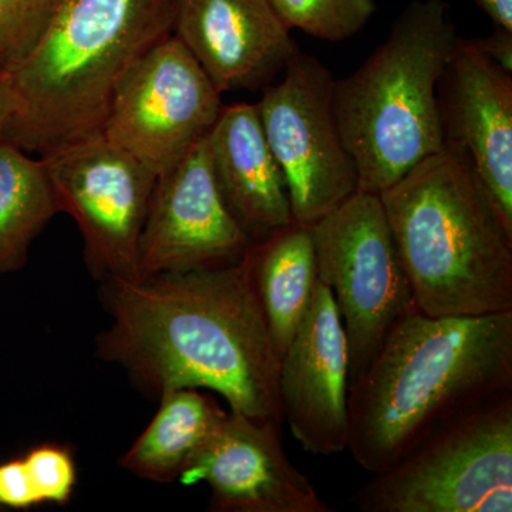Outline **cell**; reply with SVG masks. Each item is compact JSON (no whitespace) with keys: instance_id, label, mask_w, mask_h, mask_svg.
<instances>
[{"instance_id":"obj_1","label":"cell","mask_w":512,"mask_h":512,"mask_svg":"<svg viewBox=\"0 0 512 512\" xmlns=\"http://www.w3.org/2000/svg\"><path fill=\"white\" fill-rule=\"evenodd\" d=\"M100 355L148 392L207 389L231 412L284 423L276 353L249 251L218 268L107 281Z\"/></svg>"},{"instance_id":"obj_2","label":"cell","mask_w":512,"mask_h":512,"mask_svg":"<svg viewBox=\"0 0 512 512\" xmlns=\"http://www.w3.org/2000/svg\"><path fill=\"white\" fill-rule=\"evenodd\" d=\"M512 393V311L414 312L349 386L348 446L360 467L393 466L434 431Z\"/></svg>"},{"instance_id":"obj_3","label":"cell","mask_w":512,"mask_h":512,"mask_svg":"<svg viewBox=\"0 0 512 512\" xmlns=\"http://www.w3.org/2000/svg\"><path fill=\"white\" fill-rule=\"evenodd\" d=\"M379 198L417 311H512V232L463 150L444 144Z\"/></svg>"},{"instance_id":"obj_4","label":"cell","mask_w":512,"mask_h":512,"mask_svg":"<svg viewBox=\"0 0 512 512\" xmlns=\"http://www.w3.org/2000/svg\"><path fill=\"white\" fill-rule=\"evenodd\" d=\"M175 0H53L36 45L8 74L3 137L43 154L101 133L124 74L173 33Z\"/></svg>"},{"instance_id":"obj_5","label":"cell","mask_w":512,"mask_h":512,"mask_svg":"<svg viewBox=\"0 0 512 512\" xmlns=\"http://www.w3.org/2000/svg\"><path fill=\"white\" fill-rule=\"evenodd\" d=\"M457 37L446 0H413L366 62L333 82L357 191L379 195L444 147L437 83Z\"/></svg>"},{"instance_id":"obj_6","label":"cell","mask_w":512,"mask_h":512,"mask_svg":"<svg viewBox=\"0 0 512 512\" xmlns=\"http://www.w3.org/2000/svg\"><path fill=\"white\" fill-rule=\"evenodd\" d=\"M350 503L360 512H511L512 393L434 431Z\"/></svg>"},{"instance_id":"obj_7","label":"cell","mask_w":512,"mask_h":512,"mask_svg":"<svg viewBox=\"0 0 512 512\" xmlns=\"http://www.w3.org/2000/svg\"><path fill=\"white\" fill-rule=\"evenodd\" d=\"M311 229L319 281L332 292L348 340L350 386L390 332L419 311L379 195L357 191Z\"/></svg>"},{"instance_id":"obj_8","label":"cell","mask_w":512,"mask_h":512,"mask_svg":"<svg viewBox=\"0 0 512 512\" xmlns=\"http://www.w3.org/2000/svg\"><path fill=\"white\" fill-rule=\"evenodd\" d=\"M284 73L255 106L284 174L293 221L312 227L357 192V171L336 121L328 67L299 52Z\"/></svg>"},{"instance_id":"obj_9","label":"cell","mask_w":512,"mask_h":512,"mask_svg":"<svg viewBox=\"0 0 512 512\" xmlns=\"http://www.w3.org/2000/svg\"><path fill=\"white\" fill-rule=\"evenodd\" d=\"M60 212L79 225L87 264L107 281L138 278V252L157 175L103 134L39 156Z\"/></svg>"},{"instance_id":"obj_10","label":"cell","mask_w":512,"mask_h":512,"mask_svg":"<svg viewBox=\"0 0 512 512\" xmlns=\"http://www.w3.org/2000/svg\"><path fill=\"white\" fill-rule=\"evenodd\" d=\"M222 107L220 90L171 33L124 74L101 134L158 177L208 136Z\"/></svg>"},{"instance_id":"obj_11","label":"cell","mask_w":512,"mask_h":512,"mask_svg":"<svg viewBox=\"0 0 512 512\" xmlns=\"http://www.w3.org/2000/svg\"><path fill=\"white\" fill-rule=\"evenodd\" d=\"M254 244L222 200L205 137L157 177L140 239L138 278L235 264Z\"/></svg>"},{"instance_id":"obj_12","label":"cell","mask_w":512,"mask_h":512,"mask_svg":"<svg viewBox=\"0 0 512 512\" xmlns=\"http://www.w3.org/2000/svg\"><path fill=\"white\" fill-rule=\"evenodd\" d=\"M281 431V424L229 410L178 480L207 484L211 511L330 512L312 481L286 456Z\"/></svg>"},{"instance_id":"obj_13","label":"cell","mask_w":512,"mask_h":512,"mask_svg":"<svg viewBox=\"0 0 512 512\" xmlns=\"http://www.w3.org/2000/svg\"><path fill=\"white\" fill-rule=\"evenodd\" d=\"M511 74L458 36L437 83V109L444 144L467 154L512 232Z\"/></svg>"},{"instance_id":"obj_14","label":"cell","mask_w":512,"mask_h":512,"mask_svg":"<svg viewBox=\"0 0 512 512\" xmlns=\"http://www.w3.org/2000/svg\"><path fill=\"white\" fill-rule=\"evenodd\" d=\"M349 370L338 306L319 281L308 315L279 359L284 420L308 453L332 456L348 446Z\"/></svg>"},{"instance_id":"obj_15","label":"cell","mask_w":512,"mask_h":512,"mask_svg":"<svg viewBox=\"0 0 512 512\" xmlns=\"http://www.w3.org/2000/svg\"><path fill=\"white\" fill-rule=\"evenodd\" d=\"M173 35L222 94L264 89L301 52L268 0H175Z\"/></svg>"},{"instance_id":"obj_16","label":"cell","mask_w":512,"mask_h":512,"mask_svg":"<svg viewBox=\"0 0 512 512\" xmlns=\"http://www.w3.org/2000/svg\"><path fill=\"white\" fill-rule=\"evenodd\" d=\"M207 146L222 200L252 241H262L293 222L284 174L255 104L222 107Z\"/></svg>"},{"instance_id":"obj_17","label":"cell","mask_w":512,"mask_h":512,"mask_svg":"<svg viewBox=\"0 0 512 512\" xmlns=\"http://www.w3.org/2000/svg\"><path fill=\"white\" fill-rule=\"evenodd\" d=\"M251 275L279 359L311 309L319 282L312 229L293 221L249 249Z\"/></svg>"},{"instance_id":"obj_18","label":"cell","mask_w":512,"mask_h":512,"mask_svg":"<svg viewBox=\"0 0 512 512\" xmlns=\"http://www.w3.org/2000/svg\"><path fill=\"white\" fill-rule=\"evenodd\" d=\"M160 397L156 416L120 464L138 477L170 483L180 477L227 412L198 389L170 390Z\"/></svg>"},{"instance_id":"obj_19","label":"cell","mask_w":512,"mask_h":512,"mask_svg":"<svg viewBox=\"0 0 512 512\" xmlns=\"http://www.w3.org/2000/svg\"><path fill=\"white\" fill-rule=\"evenodd\" d=\"M57 212L42 158L0 137V274L25 265L30 245Z\"/></svg>"},{"instance_id":"obj_20","label":"cell","mask_w":512,"mask_h":512,"mask_svg":"<svg viewBox=\"0 0 512 512\" xmlns=\"http://www.w3.org/2000/svg\"><path fill=\"white\" fill-rule=\"evenodd\" d=\"M289 30L343 42L357 35L376 13V0H268Z\"/></svg>"},{"instance_id":"obj_21","label":"cell","mask_w":512,"mask_h":512,"mask_svg":"<svg viewBox=\"0 0 512 512\" xmlns=\"http://www.w3.org/2000/svg\"><path fill=\"white\" fill-rule=\"evenodd\" d=\"M53 0H0V74H9L36 45Z\"/></svg>"},{"instance_id":"obj_22","label":"cell","mask_w":512,"mask_h":512,"mask_svg":"<svg viewBox=\"0 0 512 512\" xmlns=\"http://www.w3.org/2000/svg\"><path fill=\"white\" fill-rule=\"evenodd\" d=\"M39 504H64L76 485V467L69 451L62 447L40 446L22 458Z\"/></svg>"},{"instance_id":"obj_23","label":"cell","mask_w":512,"mask_h":512,"mask_svg":"<svg viewBox=\"0 0 512 512\" xmlns=\"http://www.w3.org/2000/svg\"><path fill=\"white\" fill-rule=\"evenodd\" d=\"M39 505L22 458L0 464V507L13 510Z\"/></svg>"},{"instance_id":"obj_24","label":"cell","mask_w":512,"mask_h":512,"mask_svg":"<svg viewBox=\"0 0 512 512\" xmlns=\"http://www.w3.org/2000/svg\"><path fill=\"white\" fill-rule=\"evenodd\" d=\"M471 40L491 62L512 73V30L494 26L493 32L487 37Z\"/></svg>"},{"instance_id":"obj_25","label":"cell","mask_w":512,"mask_h":512,"mask_svg":"<svg viewBox=\"0 0 512 512\" xmlns=\"http://www.w3.org/2000/svg\"><path fill=\"white\" fill-rule=\"evenodd\" d=\"M494 26L512 30V0H473Z\"/></svg>"},{"instance_id":"obj_26","label":"cell","mask_w":512,"mask_h":512,"mask_svg":"<svg viewBox=\"0 0 512 512\" xmlns=\"http://www.w3.org/2000/svg\"><path fill=\"white\" fill-rule=\"evenodd\" d=\"M13 111H15V96L10 86L9 76L0 74V137L5 134Z\"/></svg>"}]
</instances>
